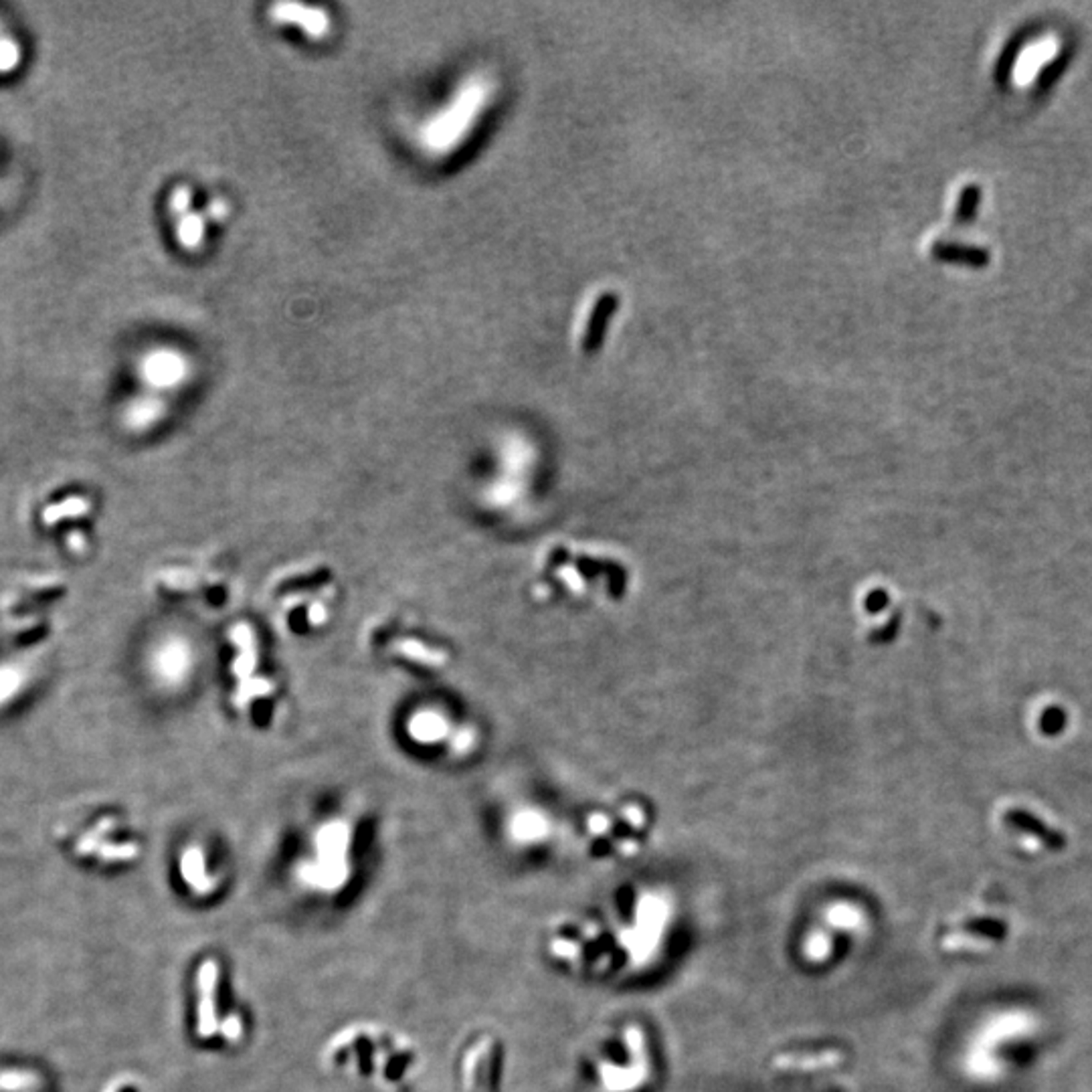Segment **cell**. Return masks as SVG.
Returning a JSON list of instances; mask_svg holds the SVG:
<instances>
[{"mask_svg": "<svg viewBox=\"0 0 1092 1092\" xmlns=\"http://www.w3.org/2000/svg\"><path fill=\"white\" fill-rule=\"evenodd\" d=\"M488 97L490 84L481 75H469L459 81L447 100L419 122L415 130L417 152L431 162L453 156L472 136Z\"/></svg>", "mask_w": 1092, "mask_h": 1092, "instance_id": "cell-1", "label": "cell"}, {"mask_svg": "<svg viewBox=\"0 0 1092 1092\" xmlns=\"http://www.w3.org/2000/svg\"><path fill=\"white\" fill-rule=\"evenodd\" d=\"M196 365L189 352L173 344L152 346L136 362V375L144 391L164 395L183 389L195 376Z\"/></svg>", "mask_w": 1092, "mask_h": 1092, "instance_id": "cell-2", "label": "cell"}, {"mask_svg": "<svg viewBox=\"0 0 1092 1092\" xmlns=\"http://www.w3.org/2000/svg\"><path fill=\"white\" fill-rule=\"evenodd\" d=\"M820 926L807 930L804 939V955L811 963H824L831 957L836 941L831 936L837 933H853L862 926V913L853 904L837 903L830 904L821 914Z\"/></svg>", "mask_w": 1092, "mask_h": 1092, "instance_id": "cell-3", "label": "cell"}, {"mask_svg": "<svg viewBox=\"0 0 1092 1092\" xmlns=\"http://www.w3.org/2000/svg\"><path fill=\"white\" fill-rule=\"evenodd\" d=\"M267 19L277 27H292L298 29L308 41L320 43L328 39L332 33V17L322 7H310V4L296 3H277L272 4L267 10Z\"/></svg>", "mask_w": 1092, "mask_h": 1092, "instance_id": "cell-4", "label": "cell"}, {"mask_svg": "<svg viewBox=\"0 0 1092 1092\" xmlns=\"http://www.w3.org/2000/svg\"><path fill=\"white\" fill-rule=\"evenodd\" d=\"M167 413V401L162 395L144 391L140 395L132 397L123 407V425L132 431H146L152 425H156L160 419Z\"/></svg>", "mask_w": 1092, "mask_h": 1092, "instance_id": "cell-5", "label": "cell"}, {"mask_svg": "<svg viewBox=\"0 0 1092 1092\" xmlns=\"http://www.w3.org/2000/svg\"><path fill=\"white\" fill-rule=\"evenodd\" d=\"M1003 821L1013 830L1029 833V836L1038 837L1044 846L1052 848V850H1060L1064 848V836L1060 831H1056L1050 827L1048 824H1044L1040 817L1034 814H1029L1028 809H1022V807H1013V809H1007L1006 815H1003Z\"/></svg>", "mask_w": 1092, "mask_h": 1092, "instance_id": "cell-6", "label": "cell"}, {"mask_svg": "<svg viewBox=\"0 0 1092 1092\" xmlns=\"http://www.w3.org/2000/svg\"><path fill=\"white\" fill-rule=\"evenodd\" d=\"M206 231H209V221L203 211L193 209L189 213L174 219V239L178 247L186 253H196L205 247Z\"/></svg>", "mask_w": 1092, "mask_h": 1092, "instance_id": "cell-7", "label": "cell"}, {"mask_svg": "<svg viewBox=\"0 0 1092 1092\" xmlns=\"http://www.w3.org/2000/svg\"><path fill=\"white\" fill-rule=\"evenodd\" d=\"M613 312H615V298L613 296H603L601 299H599L597 308H595L591 320H589L587 334H584V348H587V350L597 348L599 343H601L603 332H605V328H607V322H609V318H612Z\"/></svg>", "mask_w": 1092, "mask_h": 1092, "instance_id": "cell-8", "label": "cell"}, {"mask_svg": "<svg viewBox=\"0 0 1092 1092\" xmlns=\"http://www.w3.org/2000/svg\"><path fill=\"white\" fill-rule=\"evenodd\" d=\"M392 650H395L397 654L409 657V660H415L419 664L429 666V667H442L445 666V661H447V656H445L443 651L427 648V645H423L421 641H415V639L395 641V644H392Z\"/></svg>", "mask_w": 1092, "mask_h": 1092, "instance_id": "cell-9", "label": "cell"}, {"mask_svg": "<svg viewBox=\"0 0 1092 1092\" xmlns=\"http://www.w3.org/2000/svg\"><path fill=\"white\" fill-rule=\"evenodd\" d=\"M23 61V49L20 43L10 35H0V75H10L19 69Z\"/></svg>", "mask_w": 1092, "mask_h": 1092, "instance_id": "cell-10", "label": "cell"}, {"mask_svg": "<svg viewBox=\"0 0 1092 1092\" xmlns=\"http://www.w3.org/2000/svg\"><path fill=\"white\" fill-rule=\"evenodd\" d=\"M1066 724H1068V712H1066L1062 706H1056V704L1044 708L1038 718L1040 733L1046 734V737H1058V734H1062L1066 731Z\"/></svg>", "mask_w": 1092, "mask_h": 1092, "instance_id": "cell-11", "label": "cell"}, {"mask_svg": "<svg viewBox=\"0 0 1092 1092\" xmlns=\"http://www.w3.org/2000/svg\"><path fill=\"white\" fill-rule=\"evenodd\" d=\"M167 209L168 215L174 219L183 217L189 213V211L195 209V190L193 186L189 184H176L173 190H170L168 200H167Z\"/></svg>", "mask_w": 1092, "mask_h": 1092, "instance_id": "cell-12", "label": "cell"}, {"mask_svg": "<svg viewBox=\"0 0 1092 1092\" xmlns=\"http://www.w3.org/2000/svg\"><path fill=\"white\" fill-rule=\"evenodd\" d=\"M37 1083V1076L29 1070H3L0 1073V1092H30Z\"/></svg>", "mask_w": 1092, "mask_h": 1092, "instance_id": "cell-13", "label": "cell"}, {"mask_svg": "<svg viewBox=\"0 0 1092 1092\" xmlns=\"http://www.w3.org/2000/svg\"><path fill=\"white\" fill-rule=\"evenodd\" d=\"M272 688H273V686L269 684V682L261 680V678H255V680H245V682H243V684H241L239 690H237L235 702L239 704V706H243V704H245V702L250 700V698H253V696L269 694V692H272Z\"/></svg>", "mask_w": 1092, "mask_h": 1092, "instance_id": "cell-14", "label": "cell"}, {"mask_svg": "<svg viewBox=\"0 0 1092 1092\" xmlns=\"http://www.w3.org/2000/svg\"><path fill=\"white\" fill-rule=\"evenodd\" d=\"M203 213L209 222H222L231 215V206L222 196H213V199L206 200Z\"/></svg>", "mask_w": 1092, "mask_h": 1092, "instance_id": "cell-15", "label": "cell"}, {"mask_svg": "<svg viewBox=\"0 0 1092 1092\" xmlns=\"http://www.w3.org/2000/svg\"><path fill=\"white\" fill-rule=\"evenodd\" d=\"M14 686H17V676H14L13 672H4V674H0V698L10 694Z\"/></svg>", "mask_w": 1092, "mask_h": 1092, "instance_id": "cell-16", "label": "cell"}, {"mask_svg": "<svg viewBox=\"0 0 1092 1092\" xmlns=\"http://www.w3.org/2000/svg\"><path fill=\"white\" fill-rule=\"evenodd\" d=\"M324 621H326L324 605H320V603L312 605V607H310V623L320 625V623H324Z\"/></svg>", "mask_w": 1092, "mask_h": 1092, "instance_id": "cell-17", "label": "cell"}, {"mask_svg": "<svg viewBox=\"0 0 1092 1092\" xmlns=\"http://www.w3.org/2000/svg\"><path fill=\"white\" fill-rule=\"evenodd\" d=\"M0 35H3V33H0Z\"/></svg>", "mask_w": 1092, "mask_h": 1092, "instance_id": "cell-18", "label": "cell"}]
</instances>
